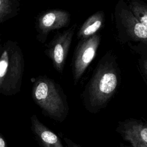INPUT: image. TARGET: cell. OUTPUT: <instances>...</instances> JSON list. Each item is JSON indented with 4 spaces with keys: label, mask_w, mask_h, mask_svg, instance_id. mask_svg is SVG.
<instances>
[{
    "label": "cell",
    "mask_w": 147,
    "mask_h": 147,
    "mask_svg": "<svg viewBox=\"0 0 147 147\" xmlns=\"http://www.w3.org/2000/svg\"><path fill=\"white\" fill-rule=\"evenodd\" d=\"M21 9L17 0H0V24L16 17Z\"/></svg>",
    "instance_id": "obj_11"
},
{
    "label": "cell",
    "mask_w": 147,
    "mask_h": 147,
    "mask_svg": "<svg viewBox=\"0 0 147 147\" xmlns=\"http://www.w3.org/2000/svg\"><path fill=\"white\" fill-rule=\"evenodd\" d=\"M120 79L116 58L107 52L99 61L82 94L85 109L95 114L105 108L117 91Z\"/></svg>",
    "instance_id": "obj_1"
},
{
    "label": "cell",
    "mask_w": 147,
    "mask_h": 147,
    "mask_svg": "<svg viewBox=\"0 0 147 147\" xmlns=\"http://www.w3.org/2000/svg\"><path fill=\"white\" fill-rule=\"evenodd\" d=\"M64 141L66 143L68 147H82L78 144L74 142L72 140H71L67 137H64Z\"/></svg>",
    "instance_id": "obj_14"
},
{
    "label": "cell",
    "mask_w": 147,
    "mask_h": 147,
    "mask_svg": "<svg viewBox=\"0 0 147 147\" xmlns=\"http://www.w3.org/2000/svg\"><path fill=\"white\" fill-rule=\"evenodd\" d=\"M105 13L98 11L90 16L82 24L77 33V38L83 40L96 34L102 28L105 22Z\"/></svg>",
    "instance_id": "obj_10"
},
{
    "label": "cell",
    "mask_w": 147,
    "mask_h": 147,
    "mask_svg": "<svg viewBox=\"0 0 147 147\" xmlns=\"http://www.w3.org/2000/svg\"><path fill=\"white\" fill-rule=\"evenodd\" d=\"M31 129L42 147H64L59 137L37 118L36 114L30 117Z\"/></svg>",
    "instance_id": "obj_9"
},
{
    "label": "cell",
    "mask_w": 147,
    "mask_h": 147,
    "mask_svg": "<svg viewBox=\"0 0 147 147\" xmlns=\"http://www.w3.org/2000/svg\"><path fill=\"white\" fill-rule=\"evenodd\" d=\"M100 35L96 34L86 39L80 40L75 49L72 65L74 84L80 79L87 67L96 56L100 42Z\"/></svg>",
    "instance_id": "obj_5"
},
{
    "label": "cell",
    "mask_w": 147,
    "mask_h": 147,
    "mask_svg": "<svg viewBox=\"0 0 147 147\" xmlns=\"http://www.w3.org/2000/svg\"><path fill=\"white\" fill-rule=\"evenodd\" d=\"M25 60L18 44L9 40L3 45L0 58V94L13 96L20 92Z\"/></svg>",
    "instance_id": "obj_3"
},
{
    "label": "cell",
    "mask_w": 147,
    "mask_h": 147,
    "mask_svg": "<svg viewBox=\"0 0 147 147\" xmlns=\"http://www.w3.org/2000/svg\"><path fill=\"white\" fill-rule=\"evenodd\" d=\"M76 27L77 25L75 24L66 30L56 33L44 51L51 60L54 68L60 74L63 72Z\"/></svg>",
    "instance_id": "obj_6"
},
{
    "label": "cell",
    "mask_w": 147,
    "mask_h": 147,
    "mask_svg": "<svg viewBox=\"0 0 147 147\" xmlns=\"http://www.w3.org/2000/svg\"><path fill=\"white\" fill-rule=\"evenodd\" d=\"M2 51H3V45H2V43H1V36L0 33V58H1Z\"/></svg>",
    "instance_id": "obj_16"
},
{
    "label": "cell",
    "mask_w": 147,
    "mask_h": 147,
    "mask_svg": "<svg viewBox=\"0 0 147 147\" xmlns=\"http://www.w3.org/2000/svg\"><path fill=\"white\" fill-rule=\"evenodd\" d=\"M114 20L121 41L140 42L147 44V28L130 10L127 3L119 1L115 7Z\"/></svg>",
    "instance_id": "obj_4"
},
{
    "label": "cell",
    "mask_w": 147,
    "mask_h": 147,
    "mask_svg": "<svg viewBox=\"0 0 147 147\" xmlns=\"http://www.w3.org/2000/svg\"><path fill=\"white\" fill-rule=\"evenodd\" d=\"M140 55L138 59V66L142 75L147 82V44H140L133 47Z\"/></svg>",
    "instance_id": "obj_13"
},
{
    "label": "cell",
    "mask_w": 147,
    "mask_h": 147,
    "mask_svg": "<svg viewBox=\"0 0 147 147\" xmlns=\"http://www.w3.org/2000/svg\"><path fill=\"white\" fill-rule=\"evenodd\" d=\"M120 130L133 147H147L146 123L134 119H127L121 123Z\"/></svg>",
    "instance_id": "obj_8"
},
{
    "label": "cell",
    "mask_w": 147,
    "mask_h": 147,
    "mask_svg": "<svg viewBox=\"0 0 147 147\" xmlns=\"http://www.w3.org/2000/svg\"><path fill=\"white\" fill-rule=\"evenodd\" d=\"M0 147H8L3 136L0 133Z\"/></svg>",
    "instance_id": "obj_15"
},
{
    "label": "cell",
    "mask_w": 147,
    "mask_h": 147,
    "mask_svg": "<svg viewBox=\"0 0 147 147\" xmlns=\"http://www.w3.org/2000/svg\"><path fill=\"white\" fill-rule=\"evenodd\" d=\"M135 17L147 28V3L138 0H132L127 4Z\"/></svg>",
    "instance_id": "obj_12"
},
{
    "label": "cell",
    "mask_w": 147,
    "mask_h": 147,
    "mask_svg": "<svg viewBox=\"0 0 147 147\" xmlns=\"http://www.w3.org/2000/svg\"><path fill=\"white\" fill-rule=\"evenodd\" d=\"M71 20V14L64 10L55 9L40 13L35 21L37 40L45 42L51 31L68 27Z\"/></svg>",
    "instance_id": "obj_7"
},
{
    "label": "cell",
    "mask_w": 147,
    "mask_h": 147,
    "mask_svg": "<svg viewBox=\"0 0 147 147\" xmlns=\"http://www.w3.org/2000/svg\"><path fill=\"white\" fill-rule=\"evenodd\" d=\"M32 98L42 114L60 122L68 116L69 106L67 96L61 86L44 75L33 79Z\"/></svg>",
    "instance_id": "obj_2"
}]
</instances>
